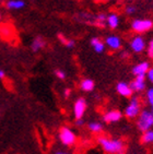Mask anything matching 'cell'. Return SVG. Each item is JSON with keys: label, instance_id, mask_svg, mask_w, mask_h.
I'll use <instances>...</instances> for the list:
<instances>
[{"label": "cell", "instance_id": "6da1fadb", "mask_svg": "<svg viewBox=\"0 0 153 154\" xmlns=\"http://www.w3.org/2000/svg\"><path fill=\"white\" fill-rule=\"evenodd\" d=\"M97 143L107 154H124L125 143L120 139L100 136L97 138Z\"/></svg>", "mask_w": 153, "mask_h": 154}, {"label": "cell", "instance_id": "7a4b0ae2", "mask_svg": "<svg viewBox=\"0 0 153 154\" xmlns=\"http://www.w3.org/2000/svg\"><path fill=\"white\" fill-rule=\"evenodd\" d=\"M137 128L142 134L153 129V112L151 109H142L137 118Z\"/></svg>", "mask_w": 153, "mask_h": 154}, {"label": "cell", "instance_id": "3957f363", "mask_svg": "<svg viewBox=\"0 0 153 154\" xmlns=\"http://www.w3.org/2000/svg\"><path fill=\"white\" fill-rule=\"evenodd\" d=\"M59 141L65 146H73L76 143V134L71 128L64 126L58 131Z\"/></svg>", "mask_w": 153, "mask_h": 154}, {"label": "cell", "instance_id": "277c9868", "mask_svg": "<svg viewBox=\"0 0 153 154\" xmlns=\"http://www.w3.org/2000/svg\"><path fill=\"white\" fill-rule=\"evenodd\" d=\"M141 102L137 96L130 98L129 103L124 110V116L128 119H137L139 114L141 113Z\"/></svg>", "mask_w": 153, "mask_h": 154}, {"label": "cell", "instance_id": "5b68a950", "mask_svg": "<svg viewBox=\"0 0 153 154\" xmlns=\"http://www.w3.org/2000/svg\"><path fill=\"white\" fill-rule=\"evenodd\" d=\"M88 108V103L86 98L79 97L73 104V116L76 119H82Z\"/></svg>", "mask_w": 153, "mask_h": 154}, {"label": "cell", "instance_id": "8992f818", "mask_svg": "<svg viewBox=\"0 0 153 154\" xmlns=\"http://www.w3.org/2000/svg\"><path fill=\"white\" fill-rule=\"evenodd\" d=\"M131 26H133V30L136 31V32L143 33V32L149 31L150 29H152L153 22L151 20H147V19H143V20L137 19V20H135L133 22Z\"/></svg>", "mask_w": 153, "mask_h": 154}, {"label": "cell", "instance_id": "52a82bcc", "mask_svg": "<svg viewBox=\"0 0 153 154\" xmlns=\"http://www.w3.org/2000/svg\"><path fill=\"white\" fill-rule=\"evenodd\" d=\"M123 115H124V114L118 109L108 110V112H106L103 115V120L106 124H115V122H118L120 120Z\"/></svg>", "mask_w": 153, "mask_h": 154}, {"label": "cell", "instance_id": "ba28073f", "mask_svg": "<svg viewBox=\"0 0 153 154\" xmlns=\"http://www.w3.org/2000/svg\"><path fill=\"white\" fill-rule=\"evenodd\" d=\"M116 91L117 93L120 96L123 97H133V91L131 89V86H130L129 83L124 82V81H121V82H118L117 85H116Z\"/></svg>", "mask_w": 153, "mask_h": 154}, {"label": "cell", "instance_id": "9c48e42d", "mask_svg": "<svg viewBox=\"0 0 153 154\" xmlns=\"http://www.w3.org/2000/svg\"><path fill=\"white\" fill-rule=\"evenodd\" d=\"M149 70H150V63L148 61H142L139 62L138 65H136L131 72L135 77H145Z\"/></svg>", "mask_w": 153, "mask_h": 154}, {"label": "cell", "instance_id": "30bf717a", "mask_svg": "<svg viewBox=\"0 0 153 154\" xmlns=\"http://www.w3.org/2000/svg\"><path fill=\"white\" fill-rule=\"evenodd\" d=\"M133 92L140 93L145 90V77H135L133 81L130 83Z\"/></svg>", "mask_w": 153, "mask_h": 154}, {"label": "cell", "instance_id": "8fae6325", "mask_svg": "<svg viewBox=\"0 0 153 154\" xmlns=\"http://www.w3.org/2000/svg\"><path fill=\"white\" fill-rule=\"evenodd\" d=\"M130 47L135 53L139 54L143 51V49L145 48V42L141 36H136L135 38H133V41L130 42Z\"/></svg>", "mask_w": 153, "mask_h": 154}, {"label": "cell", "instance_id": "7c38bea8", "mask_svg": "<svg viewBox=\"0 0 153 154\" xmlns=\"http://www.w3.org/2000/svg\"><path fill=\"white\" fill-rule=\"evenodd\" d=\"M105 45L107 46L108 48H111L112 51H117L119 49L121 46V41L120 38L116 35H111V36H107L105 39Z\"/></svg>", "mask_w": 153, "mask_h": 154}, {"label": "cell", "instance_id": "4fadbf2b", "mask_svg": "<svg viewBox=\"0 0 153 154\" xmlns=\"http://www.w3.org/2000/svg\"><path fill=\"white\" fill-rule=\"evenodd\" d=\"M90 43H91V46L93 47L95 53L102 54L104 51H105V46H106L105 43H104L102 39L98 38V37H93Z\"/></svg>", "mask_w": 153, "mask_h": 154}, {"label": "cell", "instance_id": "5bb4252c", "mask_svg": "<svg viewBox=\"0 0 153 154\" xmlns=\"http://www.w3.org/2000/svg\"><path fill=\"white\" fill-rule=\"evenodd\" d=\"M45 45H46L45 39L43 37H41V36H37L31 43V49L36 53V51H39L41 49H43L45 47Z\"/></svg>", "mask_w": 153, "mask_h": 154}, {"label": "cell", "instance_id": "9a60e30c", "mask_svg": "<svg viewBox=\"0 0 153 154\" xmlns=\"http://www.w3.org/2000/svg\"><path fill=\"white\" fill-rule=\"evenodd\" d=\"M88 129L91 131L92 134H100L103 132L104 126L102 122H91L88 124Z\"/></svg>", "mask_w": 153, "mask_h": 154}, {"label": "cell", "instance_id": "2e32d148", "mask_svg": "<svg viewBox=\"0 0 153 154\" xmlns=\"http://www.w3.org/2000/svg\"><path fill=\"white\" fill-rule=\"evenodd\" d=\"M95 88V83L92 79H83L80 82V89L83 92H92Z\"/></svg>", "mask_w": 153, "mask_h": 154}, {"label": "cell", "instance_id": "e0dca14e", "mask_svg": "<svg viewBox=\"0 0 153 154\" xmlns=\"http://www.w3.org/2000/svg\"><path fill=\"white\" fill-rule=\"evenodd\" d=\"M25 7L23 0H9L7 1V8L10 10H21Z\"/></svg>", "mask_w": 153, "mask_h": 154}, {"label": "cell", "instance_id": "ac0fdd59", "mask_svg": "<svg viewBox=\"0 0 153 154\" xmlns=\"http://www.w3.org/2000/svg\"><path fill=\"white\" fill-rule=\"evenodd\" d=\"M106 23L111 29H116V27L119 25V18H118L117 14L115 13H111V14L107 15V19H106Z\"/></svg>", "mask_w": 153, "mask_h": 154}, {"label": "cell", "instance_id": "d6986e66", "mask_svg": "<svg viewBox=\"0 0 153 154\" xmlns=\"http://www.w3.org/2000/svg\"><path fill=\"white\" fill-rule=\"evenodd\" d=\"M141 142L142 144L145 145H152L153 144V129L148 130L143 132L141 136Z\"/></svg>", "mask_w": 153, "mask_h": 154}, {"label": "cell", "instance_id": "ffe728a7", "mask_svg": "<svg viewBox=\"0 0 153 154\" xmlns=\"http://www.w3.org/2000/svg\"><path fill=\"white\" fill-rule=\"evenodd\" d=\"M58 38L60 39V42H61L62 44L65 45V46L67 48H69V49H72V48H73L74 46H76V42H74L73 39L66 38L65 36L62 35V34H60V33L58 34Z\"/></svg>", "mask_w": 153, "mask_h": 154}, {"label": "cell", "instance_id": "44dd1931", "mask_svg": "<svg viewBox=\"0 0 153 154\" xmlns=\"http://www.w3.org/2000/svg\"><path fill=\"white\" fill-rule=\"evenodd\" d=\"M106 19H107V15L103 14V13H100V14L95 15V24L100 25V26H104V24L106 22Z\"/></svg>", "mask_w": 153, "mask_h": 154}, {"label": "cell", "instance_id": "7402d4cb", "mask_svg": "<svg viewBox=\"0 0 153 154\" xmlns=\"http://www.w3.org/2000/svg\"><path fill=\"white\" fill-rule=\"evenodd\" d=\"M145 97H147V102L150 106V109L153 112V88L148 90L145 93Z\"/></svg>", "mask_w": 153, "mask_h": 154}, {"label": "cell", "instance_id": "603a6c76", "mask_svg": "<svg viewBox=\"0 0 153 154\" xmlns=\"http://www.w3.org/2000/svg\"><path fill=\"white\" fill-rule=\"evenodd\" d=\"M55 75L58 78L59 80H65L66 78H67V74L64 70H60V69H57L55 70Z\"/></svg>", "mask_w": 153, "mask_h": 154}, {"label": "cell", "instance_id": "cb8c5ba5", "mask_svg": "<svg viewBox=\"0 0 153 154\" xmlns=\"http://www.w3.org/2000/svg\"><path fill=\"white\" fill-rule=\"evenodd\" d=\"M148 55L150 58L153 59V39H151L150 43H149V46H148Z\"/></svg>", "mask_w": 153, "mask_h": 154}, {"label": "cell", "instance_id": "d4e9b609", "mask_svg": "<svg viewBox=\"0 0 153 154\" xmlns=\"http://www.w3.org/2000/svg\"><path fill=\"white\" fill-rule=\"evenodd\" d=\"M145 77H147V79L150 81L151 83H153V67L152 68H150V70L148 71V73H147Z\"/></svg>", "mask_w": 153, "mask_h": 154}, {"label": "cell", "instance_id": "484cf974", "mask_svg": "<svg viewBox=\"0 0 153 154\" xmlns=\"http://www.w3.org/2000/svg\"><path fill=\"white\" fill-rule=\"evenodd\" d=\"M136 12V7L133 6H128L126 8V13L127 14H133Z\"/></svg>", "mask_w": 153, "mask_h": 154}, {"label": "cell", "instance_id": "4316f807", "mask_svg": "<svg viewBox=\"0 0 153 154\" xmlns=\"http://www.w3.org/2000/svg\"><path fill=\"white\" fill-rule=\"evenodd\" d=\"M76 126H78V127H83L84 126V119H76Z\"/></svg>", "mask_w": 153, "mask_h": 154}, {"label": "cell", "instance_id": "83f0119b", "mask_svg": "<svg viewBox=\"0 0 153 154\" xmlns=\"http://www.w3.org/2000/svg\"><path fill=\"white\" fill-rule=\"evenodd\" d=\"M71 94V90L70 89H65V91H64V96H65L66 98H68L69 96H70Z\"/></svg>", "mask_w": 153, "mask_h": 154}, {"label": "cell", "instance_id": "f1b7e54d", "mask_svg": "<svg viewBox=\"0 0 153 154\" xmlns=\"http://www.w3.org/2000/svg\"><path fill=\"white\" fill-rule=\"evenodd\" d=\"M54 154H72L70 153V152H67V151H64V150H57L56 152Z\"/></svg>", "mask_w": 153, "mask_h": 154}, {"label": "cell", "instance_id": "f546056e", "mask_svg": "<svg viewBox=\"0 0 153 154\" xmlns=\"http://www.w3.org/2000/svg\"><path fill=\"white\" fill-rule=\"evenodd\" d=\"M5 77H6V72L3 71L2 69H0V80L5 79Z\"/></svg>", "mask_w": 153, "mask_h": 154}, {"label": "cell", "instance_id": "4dcf8cb0", "mask_svg": "<svg viewBox=\"0 0 153 154\" xmlns=\"http://www.w3.org/2000/svg\"><path fill=\"white\" fill-rule=\"evenodd\" d=\"M104 1H111V0H104Z\"/></svg>", "mask_w": 153, "mask_h": 154}, {"label": "cell", "instance_id": "1f68e13d", "mask_svg": "<svg viewBox=\"0 0 153 154\" xmlns=\"http://www.w3.org/2000/svg\"><path fill=\"white\" fill-rule=\"evenodd\" d=\"M0 22H1V15H0Z\"/></svg>", "mask_w": 153, "mask_h": 154}, {"label": "cell", "instance_id": "d6a6232c", "mask_svg": "<svg viewBox=\"0 0 153 154\" xmlns=\"http://www.w3.org/2000/svg\"><path fill=\"white\" fill-rule=\"evenodd\" d=\"M129 1H131V0H129Z\"/></svg>", "mask_w": 153, "mask_h": 154}]
</instances>
